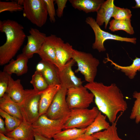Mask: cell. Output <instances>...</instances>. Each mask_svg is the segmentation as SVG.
<instances>
[{
    "label": "cell",
    "mask_w": 140,
    "mask_h": 140,
    "mask_svg": "<svg viewBox=\"0 0 140 140\" xmlns=\"http://www.w3.org/2000/svg\"><path fill=\"white\" fill-rule=\"evenodd\" d=\"M85 86L94 95L99 110L111 123L116 121L117 114L126 111L128 104L119 88L115 83L106 85L101 82L88 83Z\"/></svg>",
    "instance_id": "cell-1"
},
{
    "label": "cell",
    "mask_w": 140,
    "mask_h": 140,
    "mask_svg": "<svg viewBox=\"0 0 140 140\" xmlns=\"http://www.w3.org/2000/svg\"><path fill=\"white\" fill-rule=\"evenodd\" d=\"M0 31L6 37L5 43L0 46V65L2 66L12 59L23 45L26 36L22 25L9 19L0 21Z\"/></svg>",
    "instance_id": "cell-2"
},
{
    "label": "cell",
    "mask_w": 140,
    "mask_h": 140,
    "mask_svg": "<svg viewBox=\"0 0 140 140\" xmlns=\"http://www.w3.org/2000/svg\"><path fill=\"white\" fill-rule=\"evenodd\" d=\"M72 59L77 63L75 72H80L88 83L94 81L100 62L90 53L74 49Z\"/></svg>",
    "instance_id": "cell-3"
},
{
    "label": "cell",
    "mask_w": 140,
    "mask_h": 140,
    "mask_svg": "<svg viewBox=\"0 0 140 140\" xmlns=\"http://www.w3.org/2000/svg\"><path fill=\"white\" fill-rule=\"evenodd\" d=\"M23 15L39 27L46 23L48 13L44 0H23Z\"/></svg>",
    "instance_id": "cell-4"
},
{
    "label": "cell",
    "mask_w": 140,
    "mask_h": 140,
    "mask_svg": "<svg viewBox=\"0 0 140 140\" xmlns=\"http://www.w3.org/2000/svg\"><path fill=\"white\" fill-rule=\"evenodd\" d=\"M99 112L95 107L91 109H71L69 116L64 123L63 129L86 128L93 122Z\"/></svg>",
    "instance_id": "cell-5"
},
{
    "label": "cell",
    "mask_w": 140,
    "mask_h": 140,
    "mask_svg": "<svg viewBox=\"0 0 140 140\" xmlns=\"http://www.w3.org/2000/svg\"><path fill=\"white\" fill-rule=\"evenodd\" d=\"M85 22L93 29L95 35V40L93 43L92 47L97 50L99 52L105 51L104 46V42L108 39L130 43L136 44L137 39L135 38H129L123 37L113 34L102 30L97 23L95 20L91 17L86 18Z\"/></svg>",
    "instance_id": "cell-6"
},
{
    "label": "cell",
    "mask_w": 140,
    "mask_h": 140,
    "mask_svg": "<svg viewBox=\"0 0 140 140\" xmlns=\"http://www.w3.org/2000/svg\"><path fill=\"white\" fill-rule=\"evenodd\" d=\"M67 120H53L49 118L45 114L41 115L32 124L34 134L53 139L55 134L63 129L64 123Z\"/></svg>",
    "instance_id": "cell-7"
},
{
    "label": "cell",
    "mask_w": 140,
    "mask_h": 140,
    "mask_svg": "<svg viewBox=\"0 0 140 140\" xmlns=\"http://www.w3.org/2000/svg\"><path fill=\"white\" fill-rule=\"evenodd\" d=\"M82 85L67 89L66 101L69 109L88 108L93 102L94 96Z\"/></svg>",
    "instance_id": "cell-8"
},
{
    "label": "cell",
    "mask_w": 140,
    "mask_h": 140,
    "mask_svg": "<svg viewBox=\"0 0 140 140\" xmlns=\"http://www.w3.org/2000/svg\"><path fill=\"white\" fill-rule=\"evenodd\" d=\"M40 99V92L33 89L26 90L24 97L20 104L23 117L32 124L39 117V104Z\"/></svg>",
    "instance_id": "cell-9"
},
{
    "label": "cell",
    "mask_w": 140,
    "mask_h": 140,
    "mask_svg": "<svg viewBox=\"0 0 140 140\" xmlns=\"http://www.w3.org/2000/svg\"><path fill=\"white\" fill-rule=\"evenodd\" d=\"M67 89L61 86L45 114L51 119H67L71 112L66 101Z\"/></svg>",
    "instance_id": "cell-10"
},
{
    "label": "cell",
    "mask_w": 140,
    "mask_h": 140,
    "mask_svg": "<svg viewBox=\"0 0 140 140\" xmlns=\"http://www.w3.org/2000/svg\"><path fill=\"white\" fill-rule=\"evenodd\" d=\"M29 32L30 35L26 36L27 43L23 48L22 53L29 59L34 54H38L47 36L36 28H30Z\"/></svg>",
    "instance_id": "cell-11"
},
{
    "label": "cell",
    "mask_w": 140,
    "mask_h": 140,
    "mask_svg": "<svg viewBox=\"0 0 140 140\" xmlns=\"http://www.w3.org/2000/svg\"><path fill=\"white\" fill-rule=\"evenodd\" d=\"M75 62L71 59L65 65L58 69L60 85L61 87L69 88L82 85L81 79L76 76L72 69Z\"/></svg>",
    "instance_id": "cell-12"
},
{
    "label": "cell",
    "mask_w": 140,
    "mask_h": 140,
    "mask_svg": "<svg viewBox=\"0 0 140 140\" xmlns=\"http://www.w3.org/2000/svg\"><path fill=\"white\" fill-rule=\"evenodd\" d=\"M53 42L59 65L58 69H60L72 59L74 49L69 43H65L61 38L54 34Z\"/></svg>",
    "instance_id": "cell-13"
},
{
    "label": "cell",
    "mask_w": 140,
    "mask_h": 140,
    "mask_svg": "<svg viewBox=\"0 0 140 140\" xmlns=\"http://www.w3.org/2000/svg\"><path fill=\"white\" fill-rule=\"evenodd\" d=\"M61 87L60 84L49 85L46 89L40 92V99L39 107L40 116L46 114L55 96Z\"/></svg>",
    "instance_id": "cell-14"
},
{
    "label": "cell",
    "mask_w": 140,
    "mask_h": 140,
    "mask_svg": "<svg viewBox=\"0 0 140 140\" xmlns=\"http://www.w3.org/2000/svg\"><path fill=\"white\" fill-rule=\"evenodd\" d=\"M29 59L22 53L17 56L16 60H11L8 64L4 66L3 71L10 75L15 74L18 76L22 75L28 71Z\"/></svg>",
    "instance_id": "cell-15"
},
{
    "label": "cell",
    "mask_w": 140,
    "mask_h": 140,
    "mask_svg": "<svg viewBox=\"0 0 140 140\" xmlns=\"http://www.w3.org/2000/svg\"><path fill=\"white\" fill-rule=\"evenodd\" d=\"M53 34L47 36L38 54L41 60L46 62L51 63L58 68V63L53 40Z\"/></svg>",
    "instance_id": "cell-16"
},
{
    "label": "cell",
    "mask_w": 140,
    "mask_h": 140,
    "mask_svg": "<svg viewBox=\"0 0 140 140\" xmlns=\"http://www.w3.org/2000/svg\"><path fill=\"white\" fill-rule=\"evenodd\" d=\"M6 136L20 140H34L32 124L24 117L20 125L15 130L7 133Z\"/></svg>",
    "instance_id": "cell-17"
},
{
    "label": "cell",
    "mask_w": 140,
    "mask_h": 140,
    "mask_svg": "<svg viewBox=\"0 0 140 140\" xmlns=\"http://www.w3.org/2000/svg\"><path fill=\"white\" fill-rule=\"evenodd\" d=\"M115 5L114 0H107L104 1L97 12L95 20L97 23L100 26L104 23V28L107 25L113 14Z\"/></svg>",
    "instance_id": "cell-18"
},
{
    "label": "cell",
    "mask_w": 140,
    "mask_h": 140,
    "mask_svg": "<svg viewBox=\"0 0 140 140\" xmlns=\"http://www.w3.org/2000/svg\"><path fill=\"white\" fill-rule=\"evenodd\" d=\"M0 109L22 121L23 120L20 104L14 101L6 93L0 98Z\"/></svg>",
    "instance_id": "cell-19"
},
{
    "label": "cell",
    "mask_w": 140,
    "mask_h": 140,
    "mask_svg": "<svg viewBox=\"0 0 140 140\" xmlns=\"http://www.w3.org/2000/svg\"><path fill=\"white\" fill-rule=\"evenodd\" d=\"M26 90H24L21 84V80H14L11 76L6 92L15 102L21 104L23 102Z\"/></svg>",
    "instance_id": "cell-20"
},
{
    "label": "cell",
    "mask_w": 140,
    "mask_h": 140,
    "mask_svg": "<svg viewBox=\"0 0 140 140\" xmlns=\"http://www.w3.org/2000/svg\"><path fill=\"white\" fill-rule=\"evenodd\" d=\"M104 0H69V1L75 9L86 13L96 12L104 2Z\"/></svg>",
    "instance_id": "cell-21"
},
{
    "label": "cell",
    "mask_w": 140,
    "mask_h": 140,
    "mask_svg": "<svg viewBox=\"0 0 140 140\" xmlns=\"http://www.w3.org/2000/svg\"><path fill=\"white\" fill-rule=\"evenodd\" d=\"M105 59L106 60V63L110 62L111 64L114 66V68L124 73L130 79H134L137 72L140 71V58L136 57L133 60L130 65L126 66L120 65L110 59L107 54V57Z\"/></svg>",
    "instance_id": "cell-22"
},
{
    "label": "cell",
    "mask_w": 140,
    "mask_h": 140,
    "mask_svg": "<svg viewBox=\"0 0 140 140\" xmlns=\"http://www.w3.org/2000/svg\"><path fill=\"white\" fill-rule=\"evenodd\" d=\"M107 116L99 111L93 122L88 127L85 134L90 135L108 129L110 125L107 120Z\"/></svg>",
    "instance_id": "cell-23"
},
{
    "label": "cell",
    "mask_w": 140,
    "mask_h": 140,
    "mask_svg": "<svg viewBox=\"0 0 140 140\" xmlns=\"http://www.w3.org/2000/svg\"><path fill=\"white\" fill-rule=\"evenodd\" d=\"M46 62L45 68L41 73L48 85L60 84L58 68L53 64Z\"/></svg>",
    "instance_id": "cell-24"
},
{
    "label": "cell",
    "mask_w": 140,
    "mask_h": 140,
    "mask_svg": "<svg viewBox=\"0 0 140 140\" xmlns=\"http://www.w3.org/2000/svg\"><path fill=\"white\" fill-rule=\"evenodd\" d=\"M111 124L107 129L92 135L98 140H129L123 139L119 137L117 132V120Z\"/></svg>",
    "instance_id": "cell-25"
},
{
    "label": "cell",
    "mask_w": 140,
    "mask_h": 140,
    "mask_svg": "<svg viewBox=\"0 0 140 140\" xmlns=\"http://www.w3.org/2000/svg\"><path fill=\"white\" fill-rule=\"evenodd\" d=\"M86 128H70L64 130L55 134L53 140H73L85 134Z\"/></svg>",
    "instance_id": "cell-26"
},
{
    "label": "cell",
    "mask_w": 140,
    "mask_h": 140,
    "mask_svg": "<svg viewBox=\"0 0 140 140\" xmlns=\"http://www.w3.org/2000/svg\"><path fill=\"white\" fill-rule=\"evenodd\" d=\"M109 23V29L111 31L123 30L130 35L133 34L134 33L131 19L120 20L113 19Z\"/></svg>",
    "instance_id": "cell-27"
},
{
    "label": "cell",
    "mask_w": 140,
    "mask_h": 140,
    "mask_svg": "<svg viewBox=\"0 0 140 140\" xmlns=\"http://www.w3.org/2000/svg\"><path fill=\"white\" fill-rule=\"evenodd\" d=\"M0 116L5 119V123L7 133L12 131L20 124L22 121L0 109Z\"/></svg>",
    "instance_id": "cell-28"
},
{
    "label": "cell",
    "mask_w": 140,
    "mask_h": 140,
    "mask_svg": "<svg viewBox=\"0 0 140 140\" xmlns=\"http://www.w3.org/2000/svg\"><path fill=\"white\" fill-rule=\"evenodd\" d=\"M30 83L32 85L33 89L39 92L44 90L48 86L41 73L37 71L32 75Z\"/></svg>",
    "instance_id": "cell-29"
},
{
    "label": "cell",
    "mask_w": 140,
    "mask_h": 140,
    "mask_svg": "<svg viewBox=\"0 0 140 140\" xmlns=\"http://www.w3.org/2000/svg\"><path fill=\"white\" fill-rule=\"evenodd\" d=\"M132 97L135 99L129 116L130 119L134 120L136 124L140 122V92L135 91Z\"/></svg>",
    "instance_id": "cell-30"
},
{
    "label": "cell",
    "mask_w": 140,
    "mask_h": 140,
    "mask_svg": "<svg viewBox=\"0 0 140 140\" xmlns=\"http://www.w3.org/2000/svg\"><path fill=\"white\" fill-rule=\"evenodd\" d=\"M23 5L19 4L16 1L10 2L0 1V13L6 11L11 12L23 11Z\"/></svg>",
    "instance_id": "cell-31"
},
{
    "label": "cell",
    "mask_w": 140,
    "mask_h": 140,
    "mask_svg": "<svg viewBox=\"0 0 140 140\" xmlns=\"http://www.w3.org/2000/svg\"><path fill=\"white\" fill-rule=\"evenodd\" d=\"M132 16L131 12L129 9L115 6L112 16L114 19L120 20L131 19Z\"/></svg>",
    "instance_id": "cell-32"
},
{
    "label": "cell",
    "mask_w": 140,
    "mask_h": 140,
    "mask_svg": "<svg viewBox=\"0 0 140 140\" xmlns=\"http://www.w3.org/2000/svg\"><path fill=\"white\" fill-rule=\"evenodd\" d=\"M11 75L3 71L0 72V98L6 92Z\"/></svg>",
    "instance_id": "cell-33"
},
{
    "label": "cell",
    "mask_w": 140,
    "mask_h": 140,
    "mask_svg": "<svg viewBox=\"0 0 140 140\" xmlns=\"http://www.w3.org/2000/svg\"><path fill=\"white\" fill-rule=\"evenodd\" d=\"M54 0H44L47 9L49 17L50 22L54 23L55 22L56 12L54 7Z\"/></svg>",
    "instance_id": "cell-34"
},
{
    "label": "cell",
    "mask_w": 140,
    "mask_h": 140,
    "mask_svg": "<svg viewBox=\"0 0 140 140\" xmlns=\"http://www.w3.org/2000/svg\"><path fill=\"white\" fill-rule=\"evenodd\" d=\"M67 0H55L54 2L57 4V9L56 11V15L59 18H61L63 15L64 10L66 7Z\"/></svg>",
    "instance_id": "cell-35"
},
{
    "label": "cell",
    "mask_w": 140,
    "mask_h": 140,
    "mask_svg": "<svg viewBox=\"0 0 140 140\" xmlns=\"http://www.w3.org/2000/svg\"><path fill=\"white\" fill-rule=\"evenodd\" d=\"M73 140H98L92 135H88L82 134Z\"/></svg>",
    "instance_id": "cell-36"
},
{
    "label": "cell",
    "mask_w": 140,
    "mask_h": 140,
    "mask_svg": "<svg viewBox=\"0 0 140 140\" xmlns=\"http://www.w3.org/2000/svg\"><path fill=\"white\" fill-rule=\"evenodd\" d=\"M46 65V62L41 60L37 65L36 71L41 73L45 69Z\"/></svg>",
    "instance_id": "cell-37"
},
{
    "label": "cell",
    "mask_w": 140,
    "mask_h": 140,
    "mask_svg": "<svg viewBox=\"0 0 140 140\" xmlns=\"http://www.w3.org/2000/svg\"><path fill=\"white\" fill-rule=\"evenodd\" d=\"M0 133L5 135L7 133L4 121L1 116H0Z\"/></svg>",
    "instance_id": "cell-38"
},
{
    "label": "cell",
    "mask_w": 140,
    "mask_h": 140,
    "mask_svg": "<svg viewBox=\"0 0 140 140\" xmlns=\"http://www.w3.org/2000/svg\"><path fill=\"white\" fill-rule=\"evenodd\" d=\"M0 140H20L9 137L5 135L0 133Z\"/></svg>",
    "instance_id": "cell-39"
},
{
    "label": "cell",
    "mask_w": 140,
    "mask_h": 140,
    "mask_svg": "<svg viewBox=\"0 0 140 140\" xmlns=\"http://www.w3.org/2000/svg\"><path fill=\"white\" fill-rule=\"evenodd\" d=\"M34 140H53V139H50L46 138L43 136L34 134Z\"/></svg>",
    "instance_id": "cell-40"
},
{
    "label": "cell",
    "mask_w": 140,
    "mask_h": 140,
    "mask_svg": "<svg viewBox=\"0 0 140 140\" xmlns=\"http://www.w3.org/2000/svg\"><path fill=\"white\" fill-rule=\"evenodd\" d=\"M135 1L136 3L135 5L132 7V8H140V0H135Z\"/></svg>",
    "instance_id": "cell-41"
}]
</instances>
